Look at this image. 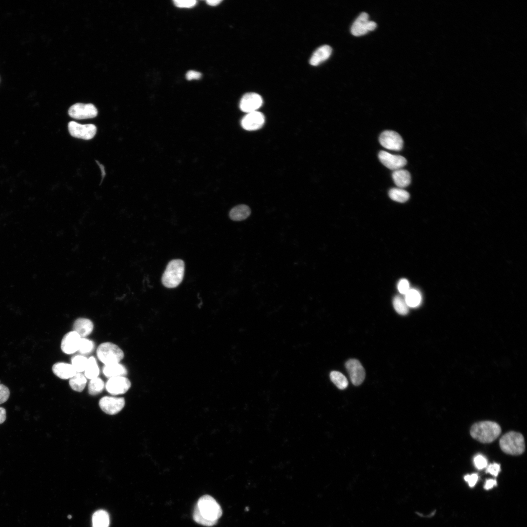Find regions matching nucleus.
<instances>
[{"label": "nucleus", "instance_id": "nucleus-1", "mask_svg": "<svg viewBox=\"0 0 527 527\" xmlns=\"http://www.w3.org/2000/svg\"><path fill=\"white\" fill-rule=\"evenodd\" d=\"M222 515V508L215 499L210 495H205L198 500L193 517L197 523L210 527L217 523Z\"/></svg>", "mask_w": 527, "mask_h": 527}, {"label": "nucleus", "instance_id": "nucleus-2", "mask_svg": "<svg viewBox=\"0 0 527 527\" xmlns=\"http://www.w3.org/2000/svg\"><path fill=\"white\" fill-rule=\"evenodd\" d=\"M501 433L500 425L496 422L489 421L476 423L472 426L470 430L471 437L483 443L493 442Z\"/></svg>", "mask_w": 527, "mask_h": 527}, {"label": "nucleus", "instance_id": "nucleus-3", "mask_svg": "<svg viewBox=\"0 0 527 527\" xmlns=\"http://www.w3.org/2000/svg\"><path fill=\"white\" fill-rule=\"evenodd\" d=\"M184 263L181 259L173 260L169 262L163 272L162 282L167 288H175L182 282L184 276Z\"/></svg>", "mask_w": 527, "mask_h": 527}, {"label": "nucleus", "instance_id": "nucleus-4", "mask_svg": "<svg viewBox=\"0 0 527 527\" xmlns=\"http://www.w3.org/2000/svg\"><path fill=\"white\" fill-rule=\"evenodd\" d=\"M502 450L512 455L522 454L525 450L524 436L520 433L509 431L502 436L499 441Z\"/></svg>", "mask_w": 527, "mask_h": 527}, {"label": "nucleus", "instance_id": "nucleus-5", "mask_svg": "<svg viewBox=\"0 0 527 527\" xmlns=\"http://www.w3.org/2000/svg\"><path fill=\"white\" fill-rule=\"evenodd\" d=\"M97 355L99 360L105 365L119 363L123 359L124 353L117 345L110 342H105L98 346Z\"/></svg>", "mask_w": 527, "mask_h": 527}, {"label": "nucleus", "instance_id": "nucleus-6", "mask_svg": "<svg viewBox=\"0 0 527 527\" xmlns=\"http://www.w3.org/2000/svg\"><path fill=\"white\" fill-rule=\"evenodd\" d=\"M68 128L72 137L85 140L92 139L97 132V127L93 124H81L72 121L68 123Z\"/></svg>", "mask_w": 527, "mask_h": 527}, {"label": "nucleus", "instance_id": "nucleus-7", "mask_svg": "<svg viewBox=\"0 0 527 527\" xmlns=\"http://www.w3.org/2000/svg\"><path fill=\"white\" fill-rule=\"evenodd\" d=\"M68 114L77 120L90 119L97 116L98 110L93 104L76 103L69 108Z\"/></svg>", "mask_w": 527, "mask_h": 527}, {"label": "nucleus", "instance_id": "nucleus-8", "mask_svg": "<svg viewBox=\"0 0 527 527\" xmlns=\"http://www.w3.org/2000/svg\"><path fill=\"white\" fill-rule=\"evenodd\" d=\"M377 26L376 23L369 20L368 14L365 12L362 13L355 20L351 28V33L355 36H360L366 34L368 32L374 30Z\"/></svg>", "mask_w": 527, "mask_h": 527}, {"label": "nucleus", "instance_id": "nucleus-9", "mask_svg": "<svg viewBox=\"0 0 527 527\" xmlns=\"http://www.w3.org/2000/svg\"><path fill=\"white\" fill-rule=\"evenodd\" d=\"M379 142L385 148L395 151L401 150L403 146V140L396 132L386 130L383 132L379 137Z\"/></svg>", "mask_w": 527, "mask_h": 527}, {"label": "nucleus", "instance_id": "nucleus-10", "mask_svg": "<svg viewBox=\"0 0 527 527\" xmlns=\"http://www.w3.org/2000/svg\"><path fill=\"white\" fill-rule=\"evenodd\" d=\"M99 405L103 412L114 415L119 413L123 408L125 400L122 397L104 396L100 400Z\"/></svg>", "mask_w": 527, "mask_h": 527}, {"label": "nucleus", "instance_id": "nucleus-11", "mask_svg": "<svg viewBox=\"0 0 527 527\" xmlns=\"http://www.w3.org/2000/svg\"><path fill=\"white\" fill-rule=\"evenodd\" d=\"M131 386L130 381L125 376H118L109 378L105 384L107 391L111 394H122L127 391Z\"/></svg>", "mask_w": 527, "mask_h": 527}, {"label": "nucleus", "instance_id": "nucleus-12", "mask_svg": "<svg viewBox=\"0 0 527 527\" xmlns=\"http://www.w3.org/2000/svg\"><path fill=\"white\" fill-rule=\"evenodd\" d=\"M345 366L352 383L356 386L361 385L365 378V373L360 362L357 359H350L346 362Z\"/></svg>", "mask_w": 527, "mask_h": 527}, {"label": "nucleus", "instance_id": "nucleus-13", "mask_svg": "<svg viewBox=\"0 0 527 527\" xmlns=\"http://www.w3.org/2000/svg\"><path fill=\"white\" fill-rule=\"evenodd\" d=\"M378 157L385 166L394 171L401 169L407 162L406 160L404 157L393 155L385 151H381L379 153Z\"/></svg>", "mask_w": 527, "mask_h": 527}, {"label": "nucleus", "instance_id": "nucleus-14", "mask_svg": "<svg viewBox=\"0 0 527 527\" xmlns=\"http://www.w3.org/2000/svg\"><path fill=\"white\" fill-rule=\"evenodd\" d=\"M263 104V99L256 93H247L242 98L240 102V108L242 111L250 113L257 111Z\"/></svg>", "mask_w": 527, "mask_h": 527}, {"label": "nucleus", "instance_id": "nucleus-15", "mask_svg": "<svg viewBox=\"0 0 527 527\" xmlns=\"http://www.w3.org/2000/svg\"><path fill=\"white\" fill-rule=\"evenodd\" d=\"M264 123V115L257 111L248 113L241 121L242 126L244 129L253 131L260 129Z\"/></svg>", "mask_w": 527, "mask_h": 527}, {"label": "nucleus", "instance_id": "nucleus-16", "mask_svg": "<svg viewBox=\"0 0 527 527\" xmlns=\"http://www.w3.org/2000/svg\"><path fill=\"white\" fill-rule=\"evenodd\" d=\"M81 338L75 331L68 332L61 340V347L62 351L67 354H73L78 351Z\"/></svg>", "mask_w": 527, "mask_h": 527}, {"label": "nucleus", "instance_id": "nucleus-17", "mask_svg": "<svg viewBox=\"0 0 527 527\" xmlns=\"http://www.w3.org/2000/svg\"><path fill=\"white\" fill-rule=\"evenodd\" d=\"M52 371L55 375L62 379H70L77 373L71 364L63 362L54 364Z\"/></svg>", "mask_w": 527, "mask_h": 527}, {"label": "nucleus", "instance_id": "nucleus-18", "mask_svg": "<svg viewBox=\"0 0 527 527\" xmlns=\"http://www.w3.org/2000/svg\"><path fill=\"white\" fill-rule=\"evenodd\" d=\"M93 328L92 322L84 318L77 319L73 325V331L77 332L81 338L89 335L92 332Z\"/></svg>", "mask_w": 527, "mask_h": 527}, {"label": "nucleus", "instance_id": "nucleus-19", "mask_svg": "<svg viewBox=\"0 0 527 527\" xmlns=\"http://www.w3.org/2000/svg\"><path fill=\"white\" fill-rule=\"evenodd\" d=\"M331 52L332 48L328 45H324L319 47L311 56L309 63L313 66L319 65L329 58Z\"/></svg>", "mask_w": 527, "mask_h": 527}, {"label": "nucleus", "instance_id": "nucleus-20", "mask_svg": "<svg viewBox=\"0 0 527 527\" xmlns=\"http://www.w3.org/2000/svg\"><path fill=\"white\" fill-rule=\"evenodd\" d=\"M392 177L395 184L399 188L405 187L411 182V176L409 172L403 169L394 170Z\"/></svg>", "mask_w": 527, "mask_h": 527}, {"label": "nucleus", "instance_id": "nucleus-21", "mask_svg": "<svg viewBox=\"0 0 527 527\" xmlns=\"http://www.w3.org/2000/svg\"><path fill=\"white\" fill-rule=\"evenodd\" d=\"M251 210L245 204H239L232 208L229 213L230 218L235 221H241L249 217Z\"/></svg>", "mask_w": 527, "mask_h": 527}, {"label": "nucleus", "instance_id": "nucleus-22", "mask_svg": "<svg viewBox=\"0 0 527 527\" xmlns=\"http://www.w3.org/2000/svg\"><path fill=\"white\" fill-rule=\"evenodd\" d=\"M104 375L108 378L124 376L127 373L125 367L120 363L104 365L103 368Z\"/></svg>", "mask_w": 527, "mask_h": 527}, {"label": "nucleus", "instance_id": "nucleus-23", "mask_svg": "<svg viewBox=\"0 0 527 527\" xmlns=\"http://www.w3.org/2000/svg\"><path fill=\"white\" fill-rule=\"evenodd\" d=\"M109 518L107 513L102 510L95 512L92 517L93 527H108Z\"/></svg>", "mask_w": 527, "mask_h": 527}, {"label": "nucleus", "instance_id": "nucleus-24", "mask_svg": "<svg viewBox=\"0 0 527 527\" xmlns=\"http://www.w3.org/2000/svg\"><path fill=\"white\" fill-rule=\"evenodd\" d=\"M86 378L81 373L77 372L70 379L69 385L71 388L77 392H81L86 384Z\"/></svg>", "mask_w": 527, "mask_h": 527}, {"label": "nucleus", "instance_id": "nucleus-25", "mask_svg": "<svg viewBox=\"0 0 527 527\" xmlns=\"http://www.w3.org/2000/svg\"><path fill=\"white\" fill-rule=\"evenodd\" d=\"M405 295L404 299L408 307H417L421 302L422 297L421 294L416 289L410 288Z\"/></svg>", "mask_w": 527, "mask_h": 527}, {"label": "nucleus", "instance_id": "nucleus-26", "mask_svg": "<svg viewBox=\"0 0 527 527\" xmlns=\"http://www.w3.org/2000/svg\"><path fill=\"white\" fill-rule=\"evenodd\" d=\"M100 372L99 368L96 359L92 356L88 359V363L84 370V376L86 378L92 379L98 377Z\"/></svg>", "mask_w": 527, "mask_h": 527}, {"label": "nucleus", "instance_id": "nucleus-27", "mask_svg": "<svg viewBox=\"0 0 527 527\" xmlns=\"http://www.w3.org/2000/svg\"><path fill=\"white\" fill-rule=\"evenodd\" d=\"M389 197L393 201L405 203L409 198V194L401 188H392L388 192Z\"/></svg>", "mask_w": 527, "mask_h": 527}, {"label": "nucleus", "instance_id": "nucleus-28", "mask_svg": "<svg viewBox=\"0 0 527 527\" xmlns=\"http://www.w3.org/2000/svg\"><path fill=\"white\" fill-rule=\"evenodd\" d=\"M330 378L333 384L340 389H345L348 385L346 378L341 372L337 371H331Z\"/></svg>", "mask_w": 527, "mask_h": 527}, {"label": "nucleus", "instance_id": "nucleus-29", "mask_svg": "<svg viewBox=\"0 0 527 527\" xmlns=\"http://www.w3.org/2000/svg\"><path fill=\"white\" fill-rule=\"evenodd\" d=\"M104 387V382L100 378L90 380L88 384V392L91 395H96L101 392Z\"/></svg>", "mask_w": 527, "mask_h": 527}, {"label": "nucleus", "instance_id": "nucleus-30", "mask_svg": "<svg viewBox=\"0 0 527 527\" xmlns=\"http://www.w3.org/2000/svg\"><path fill=\"white\" fill-rule=\"evenodd\" d=\"M393 305L395 311L399 314L406 315L409 311L408 306L404 298L399 295L394 297Z\"/></svg>", "mask_w": 527, "mask_h": 527}, {"label": "nucleus", "instance_id": "nucleus-31", "mask_svg": "<svg viewBox=\"0 0 527 527\" xmlns=\"http://www.w3.org/2000/svg\"><path fill=\"white\" fill-rule=\"evenodd\" d=\"M88 363V359L82 355H76L71 359V365L77 372L84 371Z\"/></svg>", "mask_w": 527, "mask_h": 527}, {"label": "nucleus", "instance_id": "nucleus-32", "mask_svg": "<svg viewBox=\"0 0 527 527\" xmlns=\"http://www.w3.org/2000/svg\"><path fill=\"white\" fill-rule=\"evenodd\" d=\"M94 343L85 338H81L78 351L81 354H89L94 349Z\"/></svg>", "mask_w": 527, "mask_h": 527}, {"label": "nucleus", "instance_id": "nucleus-33", "mask_svg": "<svg viewBox=\"0 0 527 527\" xmlns=\"http://www.w3.org/2000/svg\"><path fill=\"white\" fill-rule=\"evenodd\" d=\"M473 462L475 467L478 469H482L487 466L486 458L482 454L476 455L473 459Z\"/></svg>", "mask_w": 527, "mask_h": 527}, {"label": "nucleus", "instance_id": "nucleus-34", "mask_svg": "<svg viewBox=\"0 0 527 527\" xmlns=\"http://www.w3.org/2000/svg\"><path fill=\"white\" fill-rule=\"evenodd\" d=\"M197 1L194 0H175L174 5L179 8H190L194 6Z\"/></svg>", "mask_w": 527, "mask_h": 527}, {"label": "nucleus", "instance_id": "nucleus-35", "mask_svg": "<svg viewBox=\"0 0 527 527\" xmlns=\"http://www.w3.org/2000/svg\"><path fill=\"white\" fill-rule=\"evenodd\" d=\"M397 287L400 293L405 295L410 289L408 281L405 279L400 280L398 284Z\"/></svg>", "mask_w": 527, "mask_h": 527}, {"label": "nucleus", "instance_id": "nucleus-36", "mask_svg": "<svg viewBox=\"0 0 527 527\" xmlns=\"http://www.w3.org/2000/svg\"><path fill=\"white\" fill-rule=\"evenodd\" d=\"M10 395L8 388L4 385L0 384V405L5 402Z\"/></svg>", "mask_w": 527, "mask_h": 527}, {"label": "nucleus", "instance_id": "nucleus-37", "mask_svg": "<svg viewBox=\"0 0 527 527\" xmlns=\"http://www.w3.org/2000/svg\"><path fill=\"white\" fill-rule=\"evenodd\" d=\"M500 470V465L499 464L494 463L487 466L486 472L490 473L494 476H497Z\"/></svg>", "mask_w": 527, "mask_h": 527}, {"label": "nucleus", "instance_id": "nucleus-38", "mask_svg": "<svg viewBox=\"0 0 527 527\" xmlns=\"http://www.w3.org/2000/svg\"><path fill=\"white\" fill-rule=\"evenodd\" d=\"M464 479L468 483L470 487H473L478 481V476L476 473H473L471 475L467 474L464 476Z\"/></svg>", "mask_w": 527, "mask_h": 527}, {"label": "nucleus", "instance_id": "nucleus-39", "mask_svg": "<svg viewBox=\"0 0 527 527\" xmlns=\"http://www.w3.org/2000/svg\"><path fill=\"white\" fill-rule=\"evenodd\" d=\"M185 76L186 79L188 81L199 80L201 78L202 74L198 71L190 70L186 73Z\"/></svg>", "mask_w": 527, "mask_h": 527}, {"label": "nucleus", "instance_id": "nucleus-40", "mask_svg": "<svg viewBox=\"0 0 527 527\" xmlns=\"http://www.w3.org/2000/svg\"><path fill=\"white\" fill-rule=\"evenodd\" d=\"M496 485L497 481L496 480L491 479H488L486 480L484 486V488L486 490H489Z\"/></svg>", "mask_w": 527, "mask_h": 527}, {"label": "nucleus", "instance_id": "nucleus-41", "mask_svg": "<svg viewBox=\"0 0 527 527\" xmlns=\"http://www.w3.org/2000/svg\"><path fill=\"white\" fill-rule=\"evenodd\" d=\"M6 418V412L5 409L2 407H0V424L3 423Z\"/></svg>", "mask_w": 527, "mask_h": 527}, {"label": "nucleus", "instance_id": "nucleus-42", "mask_svg": "<svg viewBox=\"0 0 527 527\" xmlns=\"http://www.w3.org/2000/svg\"><path fill=\"white\" fill-rule=\"evenodd\" d=\"M222 1L221 0H206V3L212 6H217Z\"/></svg>", "mask_w": 527, "mask_h": 527}]
</instances>
